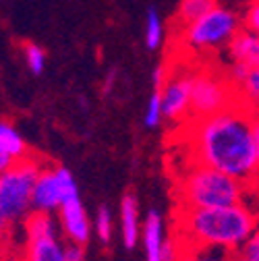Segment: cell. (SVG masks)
I'll use <instances>...</instances> for the list:
<instances>
[{"mask_svg":"<svg viewBox=\"0 0 259 261\" xmlns=\"http://www.w3.org/2000/svg\"><path fill=\"white\" fill-rule=\"evenodd\" d=\"M193 73H183L170 77L162 89V112L168 120H183L191 116V97H193Z\"/></svg>","mask_w":259,"mask_h":261,"instance_id":"52a82bcc","label":"cell"},{"mask_svg":"<svg viewBox=\"0 0 259 261\" xmlns=\"http://www.w3.org/2000/svg\"><path fill=\"white\" fill-rule=\"evenodd\" d=\"M162 261H180L178 245L172 239H164V245H162Z\"/></svg>","mask_w":259,"mask_h":261,"instance_id":"4316f807","label":"cell"},{"mask_svg":"<svg viewBox=\"0 0 259 261\" xmlns=\"http://www.w3.org/2000/svg\"><path fill=\"white\" fill-rule=\"evenodd\" d=\"M120 234L126 249H133L139 241V210L133 195H124L120 201Z\"/></svg>","mask_w":259,"mask_h":261,"instance_id":"8fae6325","label":"cell"},{"mask_svg":"<svg viewBox=\"0 0 259 261\" xmlns=\"http://www.w3.org/2000/svg\"><path fill=\"white\" fill-rule=\"evenodd\" d=\"M62 205V193L56 176V168H44L34 185V197H31V207L36 212L54 214Z\"/></svg>","mask_w":259,"mask_h":261,"instance_id":"ba28073f","label":"cell"},{"mask_svg":"<svg viewBox=\"0 0 259 261\" xmlns=\"http://www.w3.org/2000/svg\"><path fill=\"white\" fill-rule=\"evenodd\" d=\"M95 234L102 243H110L112 239V214L106 205H102L95 216Z\"/></svg>","mask_w":259,"mask_h":261,"instance_id":"603a6c76","label":"cell"},{"mask_svg":"<svg viewBox=\"0 0 259 261\" xmlns=\"http://www.w3.org/2000/svg\"><path fill=\"white\" fill-rule=\"evenodd\" d=\"M243 27L253 31L255 36H259V0H249L243 15Z\"/></svg>","mask_w":259,"mask_h":261,"instance_id":"cb8c5ba5","label":"cell"},{"mask_svg":"<svg viewBox=\"0 0 259 261\" xmlns=\"http://www.w3.org/2000/svg\"><path fill=\"white\" fill-rule=\"evenodd\" d=\"M259 228V220L245 203L226 207L183 210L180 230L193 247H212L235 253Z\"/></svg>","mask_w":259,"mask_h":261,"instance_id":"7a4b0ae2","label":"cell"},{"mask_svg":"<svg viewBox=\"0 0 259 261\" xmlns=\"http://www.w3.org/2000/svg\"><path fill=\"white\" fill-rule=\"evenodd\" d=\"M257 69H259V60H257Z\"/></svg>","mask_w":259,"mask_h":261,"instance_id":"d6a6232c","label":"cell"},{"mask_svg":"<svg viewBox=\"0 0 259 261\" xmlns=\"http://www.w3.org/2000/svg\"><path fill=\"white\" fill-rule=\"evenodd\" d=\"M255 67H251V64H245V62H232L230 64V75H228V81L237 87V85H241L247 77H249V73L253 71Z\"/></svg>","mask_w":259,"mask_h":261,"instance_id":"484cf974","label":"cell"},{"mask_svg":"<svg viewBox=\"0 0 259 261\" xmlns=\"http://www.w3.org/2000/svg\"><path fill=\"white\" fill-rule=\"evenodd\" d=\"M56 176H58V185H60V193H62V203L79 199V187H77V180L73 178V174L67 168L58 166Z\"/></svg>","mask_w":259,"mask_h":261,"instance_id":"7402d4cb","label":"cell"},{"mask_svg":"<svg viewBox=\"0 0 259 261\" xmlns=\"http://www.w3.org/2000/svg\"><path fill=\"white\" fill-rule=\"evenodd\" d=\"M239 93H241L239 104H243L253 112H259V69L257 67L249 73V77L241 85H237V95Z\"/></svg>","mask_w":259,"mask_h":261,"instance_id":"e0dca14e","label":"cell"},{"mask_svg":"<svg viewBox=\"0 0 259 261\" xmlns=\"http://www.w3.org/2000/svg\"><path fill=\"white\" fill-rule=\"evenodd\" d=\"M239 255L247 261H259V228L245 241V245L239 249Z\"/></svg>","mask_w":259,"mask_h":261,"instance_id":"d4e9b609","label":"cell"},{"mask_svg":"<svg viewBox=\"0 0 259 261\" xmlns=\"http://www.w3.org/2000/svg\"><path fill=\"white\" fill-rule=\"evenodd\" d=\"M232 253L222 251V249H212V247H193L187 257H180V261H230Z\"/></svg>","mask_w":259,"mask_h":261,"instance_id":"ffe728a7","label":"cell"},{"mask_svg":"<svg viewBox=\"0 0 259 261\" xmlns=\"http://www.w3.org/2000/svg\"><path fill=\"white\" fill-rule=\"evenodd\" d=\"M143 245L145 261H162V245H164V226L156 210H151L143 224Z\"/></svg>","mask_w":259,"mask_h":261,"instance_id":"7c38bea8","label":"cell"},{"mask_svg":"<svg viewBox=\"0 0 259 261\" xmlns=\"http://www.w3.org/2000/svg\"><path fill=\"white\" fill-rule=\"evenodd\" d=\"M218 7V0H183L178 13H176V25L178 29H187L208 13H212Z\"/></svg>","mask_w":259,"mask_h":261,"instance_id":"5bb4252c","label":"cell"},{"mask_svg":"<svg viewBox=\"0 0 259 261\" xmlns=\"http://www.w3.org/2000/svg\"><path fill=\"white\" fill-rule=\"evenodd\" d=\"M241 25H243V19L235 11L216 7L212 13H208L199 21L183 29L185 44L191 50H214V48L228 46V42L235 38Z\"/></svg>","mask_w":259,"mask_h":261,"instance_id":"5b68a950","label":"cell"},{"mask_svg":"<svg viewBox=\"0 0 259 261\" xmlns=\"http://www.w3.org/2000/svg\"><path fill=\"white\" fill-rule=\"evenodd\" d=\"M162 38H164V27H162V19L158 15V11L151 7L147 11V19H145V46L149 50L160 48Z\"/></svg>","mask_w":259,"mask_h":261,"instance_id":"ac0fdd59","label":"cell"},{"mask_svg":"<svg viewBox=\"0 0 259 261\" xmlns=\"http://www.w3.org/2000/svg\"><path fill=\"white\" fill-rule=\"evenodd\" d=\"M40 160L27 155L17 164L0 174V214L7 216L11 222L25 220L34 210L31 197H34V185L42 172Z\"/></svg>","mask_w":259,"mask_h":261,"instance_id":"277c9868","label":"cell"},{"mask_svg":"<svg viewBox=\"0 0 259 261\" xmlns=\"http://www.w3.org/2000/svg\"><path fill=\"white\" fill-rule=\"evenodd\" d=\"M58 216H60L62 230L69 237L71 243L85 245L89 241V220H87V214L83 210L81 199H73V201L62 203L58 210Z\"/></svg>","mask_w":259,"mask_h":261,"instance_id":"9c48e42d","label":"cell"},{"mask_svg":"<svg viewBox=\"0 0 259 261\" xmlns=\"http://www.w3.org/2000/svg\"><path fill=\"white\" fill-rule=\"evenodd\" d=\"M253 110L243 104L197 118L191 124L193 164H203L226 172L241 182L259 178V155L251 135Z\"/></svg>","mask_w":259,"mask_h":261,"instance_id":"6da1fadb","label":"cell"},{"mask_svg":"<svg viewBox=\"0 0 259 261\" xmlns=\"http://www.w3.org/2000/svg\"><path fill=\"white\" fill-rule=\"evenodd\" d=\"M64 259H67V261H85L83 245H77V243L67 245V247H64Z\"/></svg>","mask_w":259,"mask_h":261,"instance_id":"83f0119b","label":"cell"},{"mask_svg":"<svg viewBox=\"0 0 259 261\" xmlns=\"http://www.w3.org/2000/svg\"><path fill=\"white\" fill-rule=\"evenodd\" d=\"M239 104L237 89L228 79H220L210 73H197L193 79L191 116L193 120L224 112Z\"/></svg>","mask_w":259,"mask_h":261,"instance_id":"8992f818","label":"cell"},{"mask_svg":"<svg viewBox=\"0 0 259 261\" xmlns=\"http://www.w3.org/2000/svg\"><path fill=\"white\" fill-rule=\"evenodd\" d=\"M162 89H164V87H153L151 97L147 102V110L143 114V122L149 128H156L160 124V120L164 118V112H162Z\"/></svg>","mask_w":259,"mask_h":261,"instance_id":"d6986e66","label":"cell"},{"mask_svg":"<svg viewBox=\"0 0 259 261\" xmlns=\"http://www.w3.org/2000/svg\"><path fill=\"white\" fill-rule=\"evenodd\" d=\"M9 226H11V220L7 216L0 214V247H3V243L7 241L9 237Z\"/></svg>","mask_w":259,"mask_h":261,"instance_id":"4dcf8cb0","label":"cell"},{"mask_svg":"<svg viewBox=\"0 0 259 261\" xmlns=\"http://www.w3.org/2000/svg\"><path fill=\"white\" fill-rule=\"evenodd\" d=\"M230 261H247L245 257H241L239 253H232V257H230Z\"/></svg>","mask_w":259,"mask_h":261,"instance_id":"1f68e13d","label":"cell"},{"mask_svg":"<svg viewBox=\"0 0 259 261\" xmlns=\"http://www.w3.org/2000/svg\"><path fill=\"white\" fill-rule=\"evenodd\" d=\"M25 261H67L64 259V247L58 237L27 241Z\"/></svg>","mask_w":259,"mask_h":261,"instance_id":"4fadbf2b","label":"cell"},{"mask_svg":"<svg viewBox=\"0 0 259 261\" xmlns=\"http://www.w3.org/2000/svg\"><path fill=\"white\" fill-rule=\"evenodd\" d=\"M178 199L185 210L237 205L245 199V182L216 168L193 164L178 182Z\"/></svg>","mask_w":259,"mask_h":261,"instance_id":"3957f363","label":"cell"},{"mask_svg":"<svg viewBox=\"0 0 259 261\" xmlns=\"http://www.w3.org/2000/svg\"><path fill=\"white\" fill-rule=\"evenodd\" d=\"M23 56H25V62H27V69L34 73V75H42L44 73V67H46V54L44 50L38 46V44H31L27 42L23 46Z\"/></svg>","mask_w":259,"mask_h":261,"instance_id":"44dd1931","label":"cell"},{"mask_svg":"<svg viewBox=\"0 0 259 261\" xmlns=\"http://www.w3.org/2000/svg\"><path fill=\"white\" fill-rule=\"evenodd\" d=\"M0 147H5L15 160H23L29 155V149L23 137L9 120H0Z\"/></svg>","mask_w":259,"mask_h":261,"instance_id":"2e32d148","label":"cell"},{"mask_svg":"<svg viewBox=\"0 0 259 261\" xmlns=\"http://www.w3.org/2000/svg\"><path fill=\"white\" fill-rule=\"evenodd\" d=\"M19 160H15L5 147H0V174H5L7 170H11L15 164H17Z\"/></svg>","mask_w":259,"mask_h":261,"instance_id":"f1b7e54d","label":"cell"},{"mask_svg":"<svg viewBox=\"0 0 259 261\" xmlns=\"http://www.w3.org/2000/svg\"><path fill=\"white\" fill-rule=\"evenodd\" d=\"M251 135H253V143H255V149L259 155V112H253V116H251Z\"/></svg>","mask_w":259,"mask_h":261,"instance_id":"f546056e","label":"cell"},{"mask_svg":"<svg viewBox=\"0 0 259 261\" xmlns=\"http://www.w3.org/2000/svg\"><path fill=\"white\" fill-rule=\"evenodd\" d=\"M226 48H228V56L232 58V62H245V64H251V67H257L259 36H255L253 31L241 27Z\"/></svg>","mask_w":259,"mask_h":261,"instance_id":"30bf717a","label":"cell"},{"mask_svg":"<svg viewBox=\"0 0 259 261\" xmlns=\"http://www.w3.org/2000/svg\"><path fill=\"white\" fill-rule=\"evenodd\" d=\"M25 230L27 241H38V239H52L56 237V222L52 214L46 212H31L25 218Z\"/></svg>","mask_w":259,"mask_h":261,"instance_id":"9a60e30c","label":"cell"}]
</instances>
